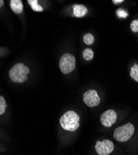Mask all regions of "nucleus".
Instances as JSON below:
<instances>
[{
    "label": "nucleus",
    "instance_id": "f257e3e1",
    "mask_svg": "<svg viewBox=\"0 0 138 155\" xmlns=\"http://www.w3.org/2000/svg\"><path fill=\"white\" fill-rule=\"evenodd\" d=\"M59 123L64 130L74 132L79 127V116L74 111H68L61 116Z\"/></svg>",
    "mask_w": 138,
    "mask_h": 155
},
{
    "label": "nucleus",
    "instance_id": "f03ea898",
    "mask_svg": "<svg viewBox=\"0 0 138 155\" xmlns=\"http://www.w3.org/2000/svg\"><path fill=\"white\" fill-rule=\"evenodd\" d=\"M30 72L29 68L25 66L22 63L16 64L9 71V76L10 79L14 83H22L26 81L28 77L27 76Z\"/></svg>",
    "mask_w": 138,
    "mask_h": 155
},
{
    "label": "nucleus",
    "instance_id": "7ed1b4c3",
    "mask_svg": "<svg viewBox=\"0 0 138 155\" xmlns=\"http://www.w3.org/2000/svg\"><path fill=\"white\" fill-rule=\"evenodd\" d=\"M134 132V127L131 123H127L115 128L114 134V138L120 142H124L130 140Z\"/></svg>",
    "mask_w": 138,
    "mask_h": 155
},
{
    "label": "nucleus",
    "instance_id": "20e7f679",
    "mask_svg": "<svg viewBox=\"0 0 138 155\" xmlns=\"http://www.w3.org/2000/svg\"><path fill=\"white\" fill-rule=\"evenodd\" d=\"M59 66L63 73L69 74L76 68V58L70 54H65L61 57Z\"/></svg>",
    "mask_w": 138,
    "mask_h": 155
},
{
    "label": "nucleus",
    "instance_id": "39448f33",
    "mask_svg": "<svg viewBox=\"0 0 138 155\" xmlns=\"http://www.w3.org/2000/svg\"><path fill=\"white\" fill-rule=\"evenodd\" d=\"M96 152L99 155H108L114 150V145L109 140L97 141L95 146Z\"/></svg>",
    "mask_w": 138,
    "mask_h": 155
},
{
    "label": "nucleus",
    "instance_id": "423d86ee",
    "mask_svg": "<svg viewBox=\"0 0 138 155\" xmlns=\"http://www.w3.org/2000/svg\"><path fill=\"white\" fill-rule=\"evenodd\" d=\"M85 104L89 107H93L100 104V99L97 91L94 89H91L86 91L82 97Z\"/></svg>",
    "mask_w": 138,
    "mask_h": 155
},
{
    "label": "nucleus",
    "instance_id": "0eeeda50",
    "mask_svg": "<svg viewBox=\"0 0 138 155\" xmlns=\"http://www.w3.org/2000/svg\"><path fill=\"white\" fill-rule=\"evenodd\" d=\"M117 114L115 110L112 109L106 110L100 115V122L106 127H110L114 124L117 121Z\"/></svg>",
    "mask_w": 138,
    "mask_h": 155
},
{
    "label": "nucleus",
    "instance_id": "6e6552de",
    "mask_svg": "<svg viewBox=\"0 0 138 155\" xmlns=\"http://www.w3.org/2000/svg\"><path fill=\"white\" fill-rule=\"evenodd\" d=\"M87 11H87V8L82 5H75L73 8V14L75 16L78 18L84 16L87 14Z\"/></svg>",
    "mask_w": 138,
    "mask_h": 155
},
{
    "label": "nucleus",
    "instance_id": "1a4fd4ad",
    "mask_svg": "<svg viewBox=\"0 0 138 155\" xmlns=\"http://www.w3.org/2000/svg\"><path fill=\"white\" fill-rule=\"evenodd\" d=\"M10 5L11 9L16 14H21L23 11V5L21 0H11Z\"/></svg>",
    "mask_w": 138,
    "mask_h": 155
},
{
    "label": "nucleus",
    "instance_id": "9d476101",
    "mask_svg": "<svg viewBox=\"0 0 138 155\" xmlns=\"http://www.w3.org/2000/svg\"><path fill=\"white\" fill-rule=\"evenodd\" d=\"M28 3L33 11L35 12H42L43 8L39 4L37 0H28Z\"/></svg>",
    "mask_w": 138,
    "mask_h": 155
},
{
    "label": "nucleus",
    "instance_id": "9b49d317",
    "mask_svg": "<svg viewBox=\"0 0 138 155\" xmlns=\"http://www.w3.org/2000/svg\"><path fill=\"white\" fill-rule=\"evenodd\" d=\"M82 57L84 60L90 61L94 58V52L91 48H85L82 51Z\"/></svg>",
    "mask_w": 138,
    "mask_h": 155
},
{
    "label": "nucleus",
    "instance_id": "f8f14e48",
    "mask_svg": "<svg viewBox=\"0 0 138 155\" xmlns=\"http://www.w3.org/2000/svg\"><path fill=\"white\" fill-rule=\"evenodd\" d=\"M130 76L133 80L138 82V64L134 63V66L131 68Z\"/></svg>",
    "mask_w": 138,
    "mask_h": 155
},
{
    "label": "nucleus",
    "instance_id": "ddd939ff",
    "mask_svg": "<svg viewBox=\"0 0 138 155\" xmlns=\"http://www.w3.org/2000/svg\"><path fill=\"white\" fill-rule=\"evenodd\" d=\"M83 41L84 43L88 45H91L93 44L94 42V37L92 34L90 33L85 34L83 37Z\"/></svg>",
    "mask_w": 138,
    "mask_h": 155
},
{
    "label": "nucleus",
    "instance_id": "4468645a",
    "mask_svg": "<svg viewBox=\"0 0 138 155\" xmlns=\"http://www.w3.org/2000/svg\"><path fill=\"white\" fill-rule=\"evenodd\" d=\"M7 105L3 96H0V115H3L6 110Z\"/></svg>",
    "mask_w": 138,
    "mask_h": 155
},
{
    "label": "nucleus",
    "instance_id": "2eb2a0df",
    "mask_svg": "<svg viewBox=\"0 0 138 155\" xmlns=\"http://www.w3.org/2000/svg\"><path fill=\"white\" fill-rule=\"evenodd\" d=\"M130 28L131 31L134 32H138V21L137 20H134L133 21H132L130 25Z\"/></svg>",
    "mask_w": 138,
    "mask_h": 155
},
{
    "label": "nucleus",
    "instance_id": "dca6fc26",
    "mask_svg": "<svg viewBox=\"0 0 138 155\" xmlns=\"http://www.w3.org/2000/svg\"><path fill=\"white\" fill-rule=\"evenodd\" d=\"M117 15L120 17V18H127L128 15V14L127 13V12L124 11L123 9H119L117 10Z\"/></svg>",
    "mask_w": 138,
    "mask_h": 155
},
{
    "label": "nucleus",
    "instance_id": "f3484780",
    "mask_svg": "<svg viewBox=\"0 0 138 155\" xmlns=\"http://www.w3.org/2000/svg\"><path fill=\"white\" fill-rule=\"evenodd\" d=\"M122 2H123V0H114V1H113V3L114 4H118Z\"/></svg>",
    "mask_w": 138,
    "mask_h": 155
},
{
    "label": "nucleus",
    "instance_id": "a211bd4d",
    "mask_svg": "<svg viewBox=\"0 0 138 155\" xmlns=\"http://www.w3.org/2000/svg\"><path fill=\"white\" fill-rule=\"evenodd\" d=\"M3 5H4V2L3 1V0H1V1H0V7L2 8Z\"/></svg>",
    "mask_w": 138,
    "mask_h": 155
}]
</instances>
